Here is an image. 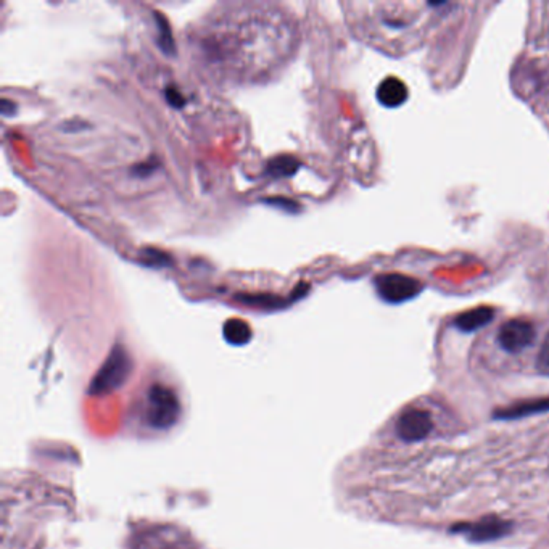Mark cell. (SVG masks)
<instances>
[{
  "instance_id": "1",
  "label": "cell",
  "mask_w": 549,
  "mask_h": 549,
  "mask_svg": "<svg viewBox=\"0 0 549 549\" xmlns=\"http://www.w3.org/2000/svg\"><path fill=\"white\" fill-rule=\"evenodd\" d=\"M129 549H200V544L179 525L157 524L140 530Z\"/></svg>"
},
{
  "instance_id": "2",
  "label": "cell",
  "mask_w": 549,
  "mask_h": 549,
  "mask_svg": "<svg viewBox=\"0 0 549 549\" xmlns=\"http://www.w3.org/2000/svg\"><path fill=\"white\" fill-rule=\"evenodd\" d=\"M374 283L381 298L388 303H403V301L414 298L422 290V282L398 272L381 274L375 277Z\"/></svg>"
},
{
  "instance_id": "3",
  "label": "cell",
  "mask_w": 549,
  "mask_h": 549,
  "mask_svg": "<svg viewBox=\"0 0 549 549\" xmlns=\"http://www.w3.org/2000/svg\"><path fill=\"white\" fill-rule=\"evenodd\" d=\"M511 520H505L498 515H487L483 519H478L477 522L456 524L455 527H451L452 533L464 535L470 541L475 543H487L505 538L506 535L511 533Z\"/></svg>"
},
{
  "instance_id": "4",
  "label": "cell",
  "mask_w": 549,
  "mask_h": 549,
  "mask_svg": "<svg viewBox=\"0 0 549 549\" xmlns=\"http://www.w3.org/2000/svg\"><path fill=\"white\" fill-rule=\"evenodd\" d=\"M147 406L150 424L159 429L169 427V425L175 422L177 411H179V408H177L179 406L177 405V398L173 395V392H169L168 388L162 385H155L150 390Z\"/></svg>"
},
{
  "instance_id": "5",
  "label": "cell",
  "mask_w": 549,
  "mask_h": 549,
  "mask_svg": "<svg viewBox=\"0 0 549 549\" xmlns=\"http://www.w3.org/2000/svg\"><path fill=\"white\" fill-rule=\"evenodd\" d=\"M535 340V327L525 319H511L502 324L498 332V343L509 353H519Z\"/></svg>"
},
{
  "instance_id": "6",
  "label": "cell",
  "mask_w": 549,
  "mask_h": 549,
  "mask_svg": "<svg viewBox=\"0 0 549 549\" xmlns=\"http://www.w3.org/2000/svg\"><path fill=\"white\" fill-rule=\"evenodd\" d=\"M433 429L432 416L424 409L405 411L396 420V433L405 442H420L429 437Z\"/></svg>"
},
{
  "instance_id": "7",
  "label": "cell",
  "mask_w": 549,
  "mask_h": 549,
  "mask_svg": "<svg viewBox=\"0 0 549 549\" xmlns=\"http://www.w3.org/2000/svg\"><path fill=\"white\" fill-rule=\"evenodd\" d=\"M549 413V396L548 398H537V400L519 401L515 405L506 406L493 413V418L498 420H515L527 418V416Z\"/></svg>"
},
{
  "instance_id": "8",
  "label": "cell",
  "mask_w": 549,
  "mask_h": 549,
  "mask_svg": "<svg viewBox=\"0 0 549 549\" xmlns=\"http://www.w3.org/2000/svg\"><path fill=\"white\" fill-rule=\"evenodd\" d=\"M377 99L385 107H400L408 99V88L398 77L388 76L379 84Z\"/></svg>"
},
{
  "instance_id": "9",
  "label": "cell",
  "mask_w": 549,
  "mask_h": 549,
  "mask_svg": "<svg viewBox=\"0 0 549 549\" xmlns=\"http://www.w3.org/2000/svg\"><path fill=\"white\" fill-rule=\"evenodd\" d=\"M493 318H495V309L489 308V306H478V308H472L461 313L455 319V324L462 332H475L491 322Z\"/></svg>"
},
{
  "instance_id": "10",
  "label": "cell",
  "mask_w": 549,
  "mask_h": 549,
  "mask_svg": "<svg viewBox=\"0 0 549 549\" xmlns=\"http://www.w3.org/2000/svg\"><path fill=\"white\" fill-rule=\"evenodd\" d=\"M298 166H300L298 159L292 157V155H279V157L272 158L271 162L268 163L266 171L269 176L274 177V179H279V177L294 176Z\"/></svg>"
},
{
  "instance_id": "11",
  "label": "cell",
  "mask_w": 549,
  "mask_h": 549,
  "mask_svg": "<svg viewBox=\"0 0 549 549\" xmlns=\"http://www.w3.org/2000/svg\"><path fill=\"white\" fill-rule=\"evenodd\" d=\"M224 337L229 343L232 345H244L251 338V327L248 326V322L242 321V319H229L224 324Z\"/></svg>"
},
{
  "instance_id": "12",
  "label": "cell",
  "mask_w": 549,
  "mask_h": 549,
  "mask_svg": "<svg viewBox=\"0 0 549 549\" xmlns=\"http://www.w3.org/2000/svg\"><path fill=\"white\" fill-rule=\"evenodd\" d=\"M153 18L158 25V45L164 53H175V38H173L168 20L159 12H153Z\"/></svg>"
},
{
  "instance_id": "13",
  "label": "cell",
  "mask_w": 549,
  "mask_h": 549,
  "mask_svg": "<svg viewBox=\"0 0 549 549\" xmlns=\"http://www.w3.org/2000/svg\"><path fill=\"white\" fill-rule=\"evenodd\" d=\"M237 300L250 306H261V308H282L290 301L279 298L274 295H237Z\"/></svg>"
},
{
  "instance_id": "14",
  "label": "cell",
  "mask_w": 549,
  "mask_h": 549,
  "mask_svg": "<svg viewBox=\"0 0 549 549\" xmlns=\"http://www.w3.org/2000/svg\"><path fill=\"white\" fill-rule=\"evenodd\" d=\"M140 261L150 268H164L168 266L171 259L164 251H159L157 248H145L140 251Z\"/></svg>"
},
{
  "instance_id": "15",
  "label": "cell",
  "mask_w": 549,
  "mask_h": 549,
  "mask_svg": "<svg viewBox=\"0 0 549 549\" xmlns=\"http://www.w3.org/2000/svg\"><path fill=\"white\" fill-rule=\"evenodd\" d=\"M537 368L541 370V372H549V333L546 335V338H544L541 348H539Z\"/></svg>"
},
{
  "instance_id": "16",
  "label": "cell",
  "mask_w": 549,
  "mask_h": 549,
  "mask_svg": "<svg viewBox=\"0 0 549 549\" xmlns=\"http://www.w3.org/2000/svg\"><path fill=\"white\" fill-rule=\"evenodd\" d=\"M164 94H166V99H168V102L173 105V107H176V108H181V107H184V103H186V99H184V95H182L179 90H177L175 86H168L166 89H164Z\"/></svg>"
}]
</instances>
